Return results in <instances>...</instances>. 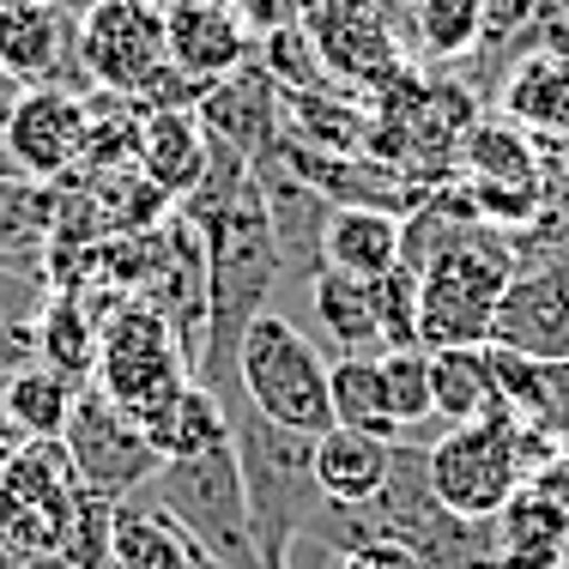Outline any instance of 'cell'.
<instances>
[{
  "label": "cell",
  "mask_w": 569,
  "mask_h": 569,
  "mask_svg": "<svg viewBox=\"0 0 569 569\" xmlns=\"http://www.w3.org/2000/svg\"><path fill=\"white\" fill-rule=\"evenodd\" d=\"M200 242H207V340H200L194 382L212 388L230 412L242 400L237 395V346L249 333V321L267 316L273 284L284 279L273 224H267V200H261L254 176L200 224Z\"/></svg>",
  "instance_id": "obj_1"
},
{
  "label": "cell",
  "mask_w": 569,
  "mask_h": 569,
  "mask_svg": "<svg viewBox=\"0 0 569 569\" xmlns=\"http://www.w3.org/2000/svg\"><path fill=\"white\" fill-rule=\"evenodd\" d=\"M230 455L242 472V503H249L261 569H291V546L309 533L316 509L328 503L316 485V437L284 430L254 412L249 400H237L230 406Z\"/></svg>",
  "instance_id": "obj_2"
},
{
  "label": "cell",
  "mask_w": 569,
  "mask_h": 569,
  "mask_svg": "<svg viewBox=\"0 0 569 569\" xmlns=\"http://www.w3.org/2000/svg\"><path fill=\"white\" fill-rule=\"evenodd\" d=\"M563 442L551 430L527 425L509 412H485L472 425H449V437L425 449L430 491L442 509L467 515V521H497L503 503L558 455Z\"/></svg>",
  "instance_id": "obj_3"
},
{
  "label": "cell",
  "mask_w": 569,
  "mask_h": 569,
  "mask_svg": "<svg viewBox=\"0 0 569 569\" xmlns=\"http://www.w3.org/2000/svg\"><path fill=\"white\" fill-rule=\"evenodd\" d=\"M79 67L91 91L121 98L133 110H194L207 91L170 67L158 0H98L79 12Z\"/></svg>",
  "instance_id": "obj_4"
},
{
  "label": "cell",
  "mask_w": 569,
  "mask_h": 569,
  "mask_svg": "<svg viewBox=\"0 0 569 569\" xmlns=\"http://www.w3.org/2000/svg\"><path fill=\"white\" fill-rule=\"evenodd\" d=\"M521 273L515 254V230L479 224L460 249L437 254L418 273V346H491V321L503 303L509 279Z\"/></svg>",
  "instance_id": "obj_5"
},
{
  "label": "cell",
  "mask_w": 569,
  "mask_h": 569,
  "mask_svg": "<svg viewBox=\"0 0 569 569\" xmlns=\"http://www.w3.org/2000/svg\"><path fill=\"white\" fill-rule=\"evenodd\" d=\"M237 395L284 430H303V437L333 430L328 358L309 346V333H297V321L273 316V309L254 316L237 346Z\"/></svg>",
  "instance_id": "obj_6"
},
{
  "label": "cell",
  "mask_w": 569,
  "mask_h": 569,
  "mask_svg": "<svg viewBox=\"0 0 569 569\" xmlns=\"http://www.w3.org/2000/svg\"><path fill=\"white\" fill-rule=\"evenodd\" d=\"M146 491H152V503L164 509L219 569H261L249 503H242V472H237L230 442L224 449H207V455H188V460H164Z\"/></svg>",
  "instance_id": "obj_7"
},
{
  "label": "cell",
  "mask_w": 569,
  "mask_h": 569,
  "mask_svg": "<svg viewBox=\"0 0 569 569\" xmlns=\"http://www.w3.org/2000/svg\"><path fill=\"white\" fill-rule=\"evenodd\" d=\"M182 382H194V358L176 340V328L140 297H121L98 328V363H91V388L110 395L128 418L152 412L170 400Z\"/></svg>",
  "instance_id": "obj_8"
},
{
  "label": "cell",
  "mask_w": 569,
  "mask_h": 569,
  "mask_svg": "<svg viewBox=\"0 0 569 569\" xmlns=\"http://www.w3.org/2000/svg\"><path fill=\"white\" fill-rule=\"evenodd\" d=\"M86 485L61 442H19L0 467V539L12 558H61Z\"/></svg>",
  "instance_id": "obj_9"
},
{
  "label": "cell",
  "mask_w": 569,
  "mask_h": 569,
  "mask_svg": "<svg viewBox=\"0 0 569 569\" xmlns=\"http://www.w3.org/2000/svg\"><path fill=\"white\" fill-rule=\"evenodd\" d=\"M61 449H67V460H73L79 485L98 491V497H110V503L146 491L152 472L164 467V455L146 442V430L133 425L110 395H98L91 382L79 388V400H73V418H67V430H61Z\"/></svg>",
  "instance_id": "obj_10"
},
{
  "label": "cell",
  "mask_w": 569,
  "mask_h": 569,
  "mask_svg": "<svg viewBox=\"0 0 569 569\" xmlns=\"http://www.w3.org/2000/svg\"><path fill=\"white\" fill-rule=\"evenodd\" d=\"M91 140V98L67 86H19L0 116L7 164L31 182H67Z\"/></svg>",
  "instance_id": "obj_11"
},
{
  "label": "cell",
  "mask_w": 569,
  "mask_h": 569,
  "mask_svg": "<svg viewBox=\"0 0 569 569\" xmlns=\"http://www.w3.org/2000/svg\"><path fill=\"white\" fill-rule=\"evenodd\" d=\"M297 24L309 31L328 79L363 91H382L388 79H400V49L376 0H297Z\"/></svg>",
  "instance_id": "obj_12"
},
{
  "label": "cell",
  "mask_w": 569,
  "mask_h": 569,
  "mask_svg": "<svg viewBox=\"0 0 569 569\" xmlns=\"http://www.w3.org/2000/svg\"><path fill=\"white\" fill-rule=\"evenodd\" d=\"M0 73L12 86L91 91L79 67V19L61 0H0Z\"/></svg>",
  "instance_id": "obj_13"
},
{
  "label": "cell",
  "mask_w": 569,
  "mask_h": 569,
  "mask_svg": "<svg viewBox=\"0 0 569 569\" xmlns=\"http://www.w3.org/2000/svg\"><path fill=\"white\" fill-rule=\"evenodd\" d=\"M194 116L207 121L212 140H224L230 152H242L249 164L273 158V146L284 140V91L261 61H242L237 73L212 79V86L200 91Z\"/></svg>",
  "instance_id": "obj_14"
},
{
  "label": "cell",
  "mask_w": 569,
  "mask_h": 569,
  "mask_svg": "<svg viewBox=\"0 0 569 569\" xmlns=\"http://www.w3.org/2000/svg\"><path fill=\"white\" fill-rule=\"evenodd\" d=\"M491 346H509V351L539 358V363L569 358V279H563V261L521 267V273L509 279L503 303H497V321H491Z\"/></svg>",
  "instance_id": "obj_15"
},
{
  "label": "cell",
  "mask_w": 569,
  "mask_h": 569,
  "mask_svg": "<svg viewBox=\"0 0 569 569\" xmlns=\"http://www.w3.org/2000/svg\"><path fill=\"white\" fill-rule=\"evenodd\" d=\"M254 37L242 31V19L224 7V0H170L164 7V49L170 67L188 73L194 86H212V79L237 73L249 61Z\"/></svg>",
  "instance_id": "obj_16"
},
{
  "label": "cell",
  "mask_w": 569,
  "mask_h": 569,
  "mask_svg": "<svg viewBox=\"0 0 569 569\" xmlns=\"http://www.w3.org/2000/svg\"><path fill=\"white\" fill-rule=\"evenodd\" d=\"M254 182H261V200H267V224H273V242H279V267L291 279H316L321 267V230H328V200L316 194L309 182H297L279 158H261L254 164Z\"/></svg>",
  "instance_id": "obj_17"
},
{
  "label": "cell",
  "mask_w": 569,
  "mask_h": 569,
  "mask_svg": "<svg viewBox=\"0 0 569 569\" xmlns=\"http://www.w3.org/2000/svg\"><path fill=\"white\" fill-rule=\"evenodd\" d=\"M212 152V133L194 110H140V128H133V170L146 182H158L170 200H182L188 188L200 182Z\"/></svg>",
  "instance_id": "obj_18"
},
{
  "label": "cell",
  "mask_w": 569,
  "mask_h": 569,
  "mask_svg": "<svg viewBox=\"0 0 569 569\" xmlns=\"http://www.w3.org/2000/svg\"><path fill=\"white\" fill-rule=\"evenodd\" d=\"M110 563L116 569H219L164 509L152 503V491H133L116 503Z\"/></svg>",
  "instance_id": "obj_19"
},
{
  "label": "cell",
  "mask_w": 569,
  "mask_h": 569,
  "mask_svg": "<svg viewBox=\"0 0 569 569\" xmlns=\"http://www.w3.org/2000/svg\"><path fill=\"white\" fill-rule=\"evenodd\" d=\"M497 98L503 116L533 140H569V49H527Z\"/></svg>",
  "instance_id": "obj_20"
},
{
  "label": "cell",
  "mask_w": 569,
  "mask_h": 569,
  "mask_svg": "<svg viewBox=\"0 0 569 569\" xmlns=\"http://www.w3.org/2000/svg\"><path fill=\"white\" fill-rule=\"evenodd\" d=\"M98 309L79 284H49V297L37 303L31 333H37V358L49 370H61L67 382H91V363H98Z\"/></svg>",
  "instance_id": "obj_21"
},
{
  "label": "cell",
  "mask_w": 569,
  "mask_h": 569,
  "mask_svg": "<svg viewBox=\"0 0 569 569\" xmlns=\"http://www.w3.org/2000/svg\"><path fill=\"white\" fill-rule=\"evenodd\" d=\"M133 425L146 430V442H152L164 460H188V455H207V449H224L230 442L224 400L212 395V388H200V382H182L170 400H158L152 412H140Z\"/></svg>",
  "instance_id": "obj_22"
},
{
  "label": "cell",
  "mask_w": 569,
  "mask_h": 569,
  "mask_svg": "<svg viewBox=\"0 0 569 569\" xmlns=\"http://www.w3.org/2000/svg\"><path fill=\"white\" fill-rule=\"evenodd\" d=\"M388 467H395V442L370 437V430H321L316 437V485L328 503H370L388 485Z\"/></svg>",
  "instance_id": "obj_23"
},
{
  "label": "cell",
  "mask_w": 569,
  "mask_h": 569,
  "mask_svg": "<svg viewBox=\"0 0 569 569\" xmlns=\"http://www.w3.org/2000/svg\"><path fill=\"white\" fill-rule=\"evenodd\" d=\"M497 569H569V521L533 485H521L497 515Z\"/></svg>",
  "instance_id": "obj_24"
},
{
  "label": "cell",
  "mask_w": 569,
  "mask_h": 569,
  "mask_svg": "<svg viewBox=\"0 0 569 569\" xmlns=\"http://www.w3.org/2000/svg\"><path fill=\"white\" fill-rule=\"evenodd\" d=\"M321 261L351 279H382L400 267V219L376 207H333L321 230Z\"/></svg>",
  "instance_id": "obj_25"
},
{
  "label": "cell",
  "mask_w": 569,
  "mask_h": 569,
  "mask_svg": "<svg viewBox=\"0 0 569 569\" xmlns=\"http://www.w3.org/2000/svg\"><path fill=\"white\" fill-rule=\"evenodd\" d=\"M309 316H316V328L333 340L340 358H376V351H382L370 279H351V273L321 267V273L309 279Z\"/></svg>",
  "instance_id": "obj_26"
},
{
  "label": "cell",
  "mask_w": 569,
  "mask_h": 569,
  "mask_svg": "<svg viewBox=\"0 0 569 569\" xmlns=\"http://www.w3.org/2000/svg\"><path fill=\"white\" fill-rule=\"evenodd\" d=\"M86 382H67L61 370H49L43 358L24 363L7 388V430H12V449L19 442H61L67 418H73V400Z\"/></svg>",
  "instance_id": "obj_27"
},
{
  "label": "cell",
  "mask_w": 569,
  "mask_h": 569,
  "mask_svg": "<svg viewBox=\"0 0 569 569\" xmlns=\"http://www.w3.org/2000/svg\"><path fill=\"white\" fill-rule=\"evenodd\" d=\"M328 400H333V425L370 430V437H382V442H406L395 412H388L382 351H376V358H333L328 363Z\"/></svg>",
  "instance_id": "obj_28"
},
{
  "label": "cell",
  "mask_w": 569,
  "mask_h": 569,
  "mask_svg": "<svg viewBox=\"0 0 569 569\" xmlns=\"http://www.w3.org/2000/svg\"><path fill=\"white\" fill-rule=\"evenodd\" d=\"M430 406L449 425H472V418L497 412L491 370H485V346H442L430 351Z\"/></svg>",
  "instance_id": "obj_29"
},
{
  "label": "cell",
  "mask_w": 569,
  "mask_h": 569,
  "mask_svg": "<svg viewBox=\"0 0 569 569\" xmlns=\"http://www.w3.org/2000/svg\"><path fill=\"white\" fill-rule=\"evenodd\" d=\"M460 164L472 170V182H539L533 133L515 128L509 116H485L460 133Z\"/></svg>",
  "instance_id": "obj_30"
},
{
  "label": "cell",
  "mask_w": 569,
  "mask_h": 569,
  "mask_svg": "<svg viewBox=\"0 0 569 569\" xmlns=\"http://www.w3.org/2000/svg\"><path fill=\"white\" fill-rule=\"evenodd\" d=\"M56 182H31V176L0 170V261L24 249H43L49 224H56Z\"/></svg>",
  "instance_id": "obj_31"
},
{
  "label": "cell",
  "mask_w": 569,
  "mask_h": 569,
  "mask_svg": "<svg viewBox=\"0 0 569 569\" xmlns=\"http://www.w3.org/2000/svg\"><path fill=\"white\" fill-rule=\"evenodd\" d=\"M412 24L425 56L455 61L467 49H479L485 37V0H412Z\"/></svg>",
  "instance_id": "obj_32"
},
{
  "label": "cell",
  "mask_w": 569,
  "mask_h": 569,
  "mask_svg": "<svg viewBox=\"0 0 569 569\" xmlns=\"http://www.w3.org/2000/svg\"><path fill=\"white\" fill-rule=\"evenodd\" d=\"M382 382H388V412H395L400 437H412L425 418H437V406H430V351L425 346L382 351Z\"/></svg>",
  "instance_id": "obj_33"
},
{
  "label": "cell",
  "mask_w": 569,
  "mask_h": 569,
  "mask_svg": "<svg viewBox=\"0 0 569 569\" xmlns=\"http://www.w3.org/2000/svg\"><path fill=\"white\" fill-rule=\"evenodd\" d=\"M261 67L279 79V91H328V67H321L316 43L297 19L261 37Z\"/></svg>",
  "instance_id": "obj_34"
},
{
  "label": "cell",
  "mask_w": 569,
  "mask_h": 569,
  "mask_svg": "<svg viewBox=\"0 0 569 569\" xmlns=\"http://www.w3.org/2000/svg\"><path fill=\"white\" fill-rule=\"evenodd\" d=\"M376 291V328H382V351L418 346V273L412 267H388L382 279H370Z\"/></svg>",
  "instance_id": "obj_35"
},
{
  "label": "cell",
  "mask_w": 569,
  "mask_h": 569,
  "mask_svg": "<svg viewBox=\"0 0 569 569\" xmlns=\"http://www.w3.org/2000/svg\"><path fill=\"white\" fill-rule=\"evenodd\" d=\"M24 363H37V333H31V321H0V442H7V449H12L7 388H12V376H19Z\"/></svg>",
  "instance_id": "obj_36"
},
{
  "label": "cell",
  "mask_w": 569,
  "mask_h": 569,
  "mask_svg": "<svg viewBox=\"0 0 569 569\" xmlns=\"http://www.w3.org/2000/svg\"><path fill=\"white\" fill-rule=\"evenodd\" d=\"M539 430H551V437H569V358L558 363H539Z\"/></svg>",
  "instance_id": "obj_37"
},
{
  "label": "cell",
  "mask_w": 569,
  "mask_h": 569,
  "mask_svg": "<svg viewBox=\"0 0 569 569\" xmlns=\"http://www.w3.org/2000/svg\"><path fill=\"white\" fill-rule=\"evenodd\" d=\"M224 7L242 19L249 37H267V31H279V24L297 19V0H224Z\"/></svg>",
  "instance_id": "obj_38"
},
{
  "label": "cell",
  "mask_w": 569,
  "mask_h": 569,
  "mask_svg": "<svg viewBox=\"0 0 569 569\" xmlns=\"http://www.w3.org/2000/svg\"><path fill=\"white\" fill-rule=\"evenodd\" d=\"M340 569H425L412 558V551L400 546V539H376V546H358V551H346Z\"/></svg>",
  "instance_id": "obj_39"
},
{
  "label": "cell",
  "mask_w": 569,
  "mask_h": 569,
  "mask_svg": "<svg viewBox=\"0 0 569 569\" xmlns=\"http://www.w3.org/2000/svg\"><path fill=\"white\" fill-rule=\"evenodd\" d=\"M527 485H533V491L546 497V503H551V509H558L563 521H569V449H558V455H551V460H546V467H539Z\"/></svg>",
  "instance_id": "obj_40"
},
{
  "label": "cell",
  "mask_w": 569,
  "mask_h": 569,
  "mask_svg": "<svg viewBox=\"0 0 569 569\" xmlns=\"http://www.w3.org/2000/svg\"><path fill=\"white\" fill-rule=\"evenodd\" d=\"M7 569H73V563H61V558H12Z\"/></svg>",
  "instance_id": "obj_41"
},
{
  "label": "cell",
  "mask_w": 569,
  "mask_h": 569,
  "mask_svg": "<svg viewBox=\"0 0 569 569\" xmlns=\"http://www.w3.org/2000/svg\"><path fill=\"white\" fill-rule=\"evenodd\" d=\"M7 455H12V449H7V442H0V467H7Z\"/></svg>",
  "instance_id": "obj_42"
},
{
  "label": "cell",
  "mask_w": 569,
  "mask_h": 569,
  "mask_svg": "<svg viewBox=\"0 0 569 569\" xmlns=\"http://www.w3.org/2000/svg\"><path fill=\"white\" fill-rule=\"evenodd\" d=\"M563 279H569V254H563Z\"/></svg>",
  "instance_id": "obj_43"
},
{
  "label": "cell",
  "mask_w": 569,
  "mask_h": 569,
  "mask_svg": "<svg viewBox=\"0 0 569 569\" xmlns=\"http://www.w3.org/2000/svg\"><path fill=\"white\" fill-rule=\"evenodd\" d=\"M563 449H569V437H563Z\"/></svg>",
  "instance_id": "obj_44"
}]
</instances>
